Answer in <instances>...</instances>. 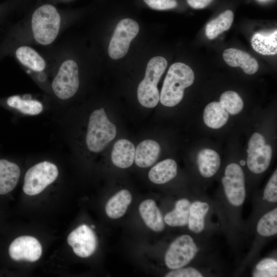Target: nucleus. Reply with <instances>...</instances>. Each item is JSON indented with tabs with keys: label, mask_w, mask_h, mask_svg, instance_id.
<instances>
[{
	"label": "nucleus",
	"mask_w": 277,
	"mask_h": 277,
	"mask_svg": "<svg viewBox=\"0 0 277 277\" xmlns=\"http://www.w3.org/2000/svg\"><path fill=\"white\" fill-rule=\"evenodd\" d=\"M61 25V17L56 9L49 4L38 8L33 13L31 26L35 41L47 45L56 38Z\"/></svg>",
	"instance_id": "20e7f679"
},
{
	"label": "nucleus",
	"mask_w": 277,
	"mask_h": 277,
	"mask_svg": "<svg viewBox=\"0 0 277 277\" xmlns=\"http://www.w3.org/2000/svg\"><path fill=\"white\" fill-rule=\"evenodd\" d=\"M20 175V168L16 163L0 159V194L12 191L18 183Z\"/></svg>",
	"instance_id": "ddd939ff"
},
{
	"label": "nucleus",
	"mask_w": 277,
	"mask_h": 277,
	"mask_svg": "<svg viewBox=\"0 0 277 277\" xmlns=\"http://www.w3.org/2000/svg\"><path fill=\"white\" fill-rule=\"evenodd\" d=\"M139 212L146 225L152 230L160 232L165 228L164 220L154 201L148 199L139 206Z\"/></svg>",
	"instance_id": "dca6fc26"
},
{
	"label": "nucleus",
	"mask_w": 277,
	"mask_h": 277,
	"mask_svg": "<svg viewBox=\"0 0 277 277\" xmlns=\"http://www.w3.org/2000/svg\"><path fill=\"white\" fill-rule=\"evenodd\" d=\"M265 144L266 140L264 137L260 133L255 132L249 141L247 152L263 147Z\"/></svg>",
	"instance_id": "72a5a7b5"
},
{
	"label": "nucleus",
	"mask_w": 277,
	"mask_h": 277,
	"mask_svg": "<svg viewBox=\"0 0 277 277\" xmlns=\"http://www.w3.org/2000/svg\"><path fill=\"white\" fill-rule=\"evenodd\" d=\"M240 163L241 165H245V162L244 161H241L240 162Z\"/></svg>",
	"instance_id": "c9c22d12"
},
{
	"label": "nucleus",
	"mask_w": 277,
	"mask_h": 277,
	"mask_svg": "<svg viewBox=\"0 0 277 277\" xmlns=\"http://www.w3.org/2000/svg\"><path fill=\"white\" fill-rule=\"evenodd\" d=\"M80 84L78 69L76 63L67 60L61 65L52 83V90L60 100H66L76 93Z\"/></svg>",
	"instance_id": "423d86ee"
},
{
	"label": "nucleus",
	"mask_w": 277,
	"mask_h": 277,
	"mask_svg": "<svg viewBox=\"0 0 277 277\" xmlns=\"http://www.w3.org/2000/svg\"><path fill=\"white\" fill-rule=\"evenodd\" d=\"M4 106L10 109L17 111L21 113L36 115L43 110V105L41 102L36 100L25 99L18 95H14L7 97L3 102Z\"/></svg>",
	"instance_id": "aec40b11"
},
{
	"label": "nucleus",
	"mask_w": 277,
	"mask_h": 277,
	"mask_svg": "<svg viewBox=\"0 0 277 277\" xmlns=\"http://www.w3.org/2000/svg\"><path fill=\"white\" fill-rule=\"evenodd\" d=\"M15 56L21 64L33 71L41 72L45 68L44 58L30 47H19L15 51Z\"/></svg>",
	"instance_id": "a878e982"
},
{
	"label": "nucleus",
	"mask_w": 277,
	"mask_h": 277,
	"mask_svg": "<svg viewBox=\"0 0 277 277\" xmlns=\"http://www.w3.org/2000/svg\"><path fill=\"white\" fill-rule=\"evenodd\" d=\"M10 257L15 261L25 260L35 262L42 253V247L39 242L31 236L24 235L16 238L9 248Z\"/></svg>",
	"instance_id": "9b49d317"
},
{
	"label": "nucleus",
	"mask_w": 277,
	"mask_h": 277,
	"mask_svg": "<svg viewBox=\"0 0 277 277\" xmlns=\"http://www.w3.org/2000/svg\"><path fill=\"white\" fill-rule=\"evenodd\" d=\"M198 248L193 238L183 234L175 239L168 247L165 255L166 265L174 270L188 265L195 256Z\"/></svg>",
	"instance_id": "0eeeda50"
},
{
	"label": "nucleus",
	"mask_w": 277,
	"mask_h": 277,
	"mask_svg": "<svg viewBox=\"0 0 277 277\" xmlns=\"http://www.w3.org/2000/svg\"><path fill=\"white\" fill-rule=\"evenodd\" d=\"M196 162L200 174L207 178L213 176L217 172L221 165L219 154L215 151L208 148L202 149L199 152Z\"/></svg>",
	"instance_id": "6ab92c4d"
},
{
	"label": "nucleus",
	"mask_w": 277,
	"mask_h": 277,
	"mask_svg": "<svg viewBox=\"0 0 277 277\" xmlns=\"http://www.w3.org/2000/svg\"><path fill=\"white\" fill-rule=\"evenodd\" d=\"M247 153V165L252 172L260 174L268 169L272 154L270 145L265 144L263 147L248 151Z\"/></svg>",
	"instance_id": "f3484780"
},
{
	"label": "nucleus",
	"mask_w": 277,
	"mask_h": 277,
	"mask_svg": "<svg viewBox=\"0 0 277 277\" xmlns=\"http://www.w3.org/2000/svg\"><path fill=\"white\" fill-rule=\"evenodd\" d=\"M151 8L158 10L173 9L177 5L175 0H144Z\"/></svg>",
	"instance_id": "473e14b6"
},
{
	"label": "nucleus",
	"mask_w": 277,
	"mask_h": 277,
	"mask_svg": "<svg viewBox=\"0 0 277 277\" xmlns=\"http://www.w3.org/2000/svg\"><path fill=\"white\" fill-rule=\"evenodd\" d=\"M209 208L207 203L200 201H195L190 204L187 224L190 231L195 233H200L204 230L205 216Z\"/></svg>",
	"instance_id": "5701e85b"
},
{
	"label": "nucleus",
	"mask_w": 277,
	"mask_h": 277,
	"mask_svg": "<svg viewBox=\"0 0 277 277\" xmlns=\"http://www.w3.org/2000/svg\"><path fill=\"white\" fill-rule=\"evenodd\" d=\"M252 276L254 277H274L277 276V262L272 258L260 261L255 266Z\"/></svg>",
	"instance_id": "c756f323"
},
{
	"label": "nucleus",
	"mask_w": 277,
	"mask_h": 277,
	"mask_svg": "<svg viewBox=\"0 0 277 277\" xmlns=\"http://www.w3.org/2000/svg\"><path fill=\"white\" fill-rule=\"evenodd\" d=\"M167 66V61L162 56L153 57L148 62L145 77L137 90L138 101L143 107L151 108L157 105L160 93L157 85Z\"/></svg>",
	"instance_id": "7ed1b4c3"
},
{
	"label": "nucleus",
	"mask_w": 277,
	"mask_h": 277,
	"mask_svg": "<svg viewBox=\"0 0 277 277\" xmlns=\"http://www.w3.org/2000/svg\"><path fill=\"white\" fill-rule=\"evenodd\" d=\"M203 274L197 269L189 267L174 269L167 273L166 277H203Z\"/></svg>",
	"instance_id": "2f4dec72"
},
{
	"label": "nucleus",
	"mask_w": 277,
	"mask_h": 277,
	"mask_svg": "<svg viewBox=\"0 0 277 277\" xmlns=\"http://www.w3.org/2000/svg\"><path fill=\"white\" fill-rule=\"evenodd\" d=\"M222 183L226 198L233 206L242 205L246 198L245 176L241 166L236 163L228 164Z\"/></svg>",
	"instance_id": "1a4fd4ad"
},
{
	"label": "nucleus",
	"mask_w": 277,
	"mask_h": 277,
	"mask_svg": "<svg viewBox=\"0 0 277 277\" xmlns=\"http://www.w3.org/2000/svg\"><path fill=\"white\" fill-rule=\"evenodd\" d=\"M233 13L230 10H226L220 14L207 24L205 29L206 36L209 39H213L228 30L233 23Z\"/></svg>",
	"instance_id": "bb28decb"
},
{
	"label": "nucleus",
	"mask_w": 277,
	"mask_h": 277,
	"mask_svg": "<svg viewBox=\"0 0 277 277\" xmlns=\"http://www.w3.org/2000/svg\"><path fill=\"white\" fill-rule=\"evenodd\" d=\"M135 149L132 142L120 139L114 143L111 153L113 164L120 168H127L133 163Z\"/></svg>",
	"instance_id": "4468645a"
},
{
	"label": "nucleus",
	"mask_w": 277,
	"mask_h": 277,
	"mask_svg": "<svg viewBox=\"0 0 277 277\" xmlns=\"http://www.w3.org/2000/svg\"><path fill=\"white\" fill-rule=\"evenodd\" d=\"M138 31L139 25L135 21L128 18L120 21L109 43V56L114 60L124 56L128 51L131 42Z\"/></svg>",
	"instance_id": "6e6552de"
},
{
	"label": "nucleus",
	"mask_w": 277,
	"mask_h": 277,
	"mask_svg": "<svg viewBox=\"0 0 277 277\" xmlns=\"http://www.w3.org/2000/svg\"><path fill=\"white\" fill-rule=\"evenodd\" d=\"M261 1H267V0H261Z\"/></svg>",
	"instance_id": "e433bc0d"
},
{
	"label": "nucleus",
	"mask_w": 277,
	"mask_h": 277,
	"mask_svg": "<svg viewBox=\"0 0 277 277\" xmlns=\"http://www.w3.org/2000/svg\"><path fill=\"white\" fill-rule=\"evenodd\" d=\"M190 201L186 199L178 200L174 209L166 213L164 216V222L169 226L183 227L188 224Z\"/></svg>",
	"instance_id": "393cba45"
},
{
	"label": "nucleus",
	"mask_w": 277,
	"mask_h": 277,
	"mask_svg": "<svg viewBox=\"0 0 277 277\" xmlns=\"http://www.w3.org/2000/svg\"><path fill=\"white\" fill-rule=\"evenodd\" d=\"M212 0H187L188 4L193 9H202L206 7Z\"/></svg>",
	"instance_id": "f704fd0d"
},
{
	"label": "nucleus",
	"mask_w": 277,
	"mask_h": 277,
	"mask_svg": "<svg viewBox=\"0 0 277 277\" xmlns=\"http://www.w3.org/2000/svg\"><path fill=\"white\" fill-rule=\"evenodd\" d=\"M160 152L161 147L157 142L153 140H145L135 149V163L140 167H149L157 161Z\"/></svg>",
	"instance_id": "2eb2a0df"
},
{
	"label": "nucleus",
	"mask_w": 277,
	"mask_h": 277,
	"mask_svg": "<svg viewBox=\"0 0 277 277\" xmlns=\"http://www.w3.org/2000/svg\"><path fill=\"white\" fill-rule=\"evenodd\" d=\"M68 244L74 253L81 258L91 255L97 247V238L93 231L87 225L79 226L67 238Z\"/></svg>",
	"instance_id": "9d476101"
},
{
	"label": "nucleus",
	"mask_w": 277,
	"mask_h": 277,
	"mask_svg": "<svg viewBox=\"0 0 277 277\" xmlns=\"http://www.w3.org/2000/svg\"><path fill=\"white\" fill-rule=\"evenodd\" d=\"M58 175V170L54 164L47 161L38 163L26 172L23 191L29 195L38 194L52 183Z\"/></svg>",
	"instance_id": "39448f33"
},
{
	"label": "nucleus",
	"mask_w": 277,
	"mask_h": 277,
	"mask_svg": "<svg viewBox=\"0 0 277 277\" xmlns=\"http://www.w3.org/2000/svg\"><path fill=\"white\" fill-rule=\"evenodd\" d=\"M253 49L264 55L277 53V30L262 31L253 34L251 40Z\"/></svg>",
	"instance_id": "a211bd4d"
},
{
	"label": "nucleus",
	"mask_w": 277,
	"mask_h": 277,
	"mask_svg": "<svg viewBox=\"0 0 277 277\" xmlns=\"http://www.w3.org/2000/svg\"><path fill=\"white\" fill-rule=\"evenodd\" d=\"M194 80V72L189 66L180 62L171 65L160 95L161 104L167 107L177 105L183 98L185 89L190 86Z\"/></svg>",
	"instance_id": "f257e3e1"
},
{
	"label": "nucleus",
	"mask_w": 277,
	"mask_h": 277,
	"mask_svg": "<svg viewBox=\"0 0 277 277\" xmlns=\"http://www.w3.org/2000/svg\"><path fill=\"white\" fill-rule=\"evenodd\" d=\"M177 174V164L171 159L163 160L154 166L148 173L151 182L156 184L166 183Z\"/></svg>",
	"instance_id": "412c9836"
},
{
	"label": "nucleus",
	"mask_w": 277,
	"mask_h": 277,
	"mask_svg": "<svg viewBox=\"0 0 277 277\" xmlns=\"http://www.w3.org/2000/svg\"><path fill=\"white\" fill-rule=\"evenodd\" d=\"M264 199L271 203L277 201V171L276 169L269 180L264 191Z\"/></svg>",
	"instance_id": "7c9ffc66"
},
{
	"label": "nucleus",
	"mask_w": 277,
	"mask_h": 277,
	"mask_svg": "<svg viewBox=\"0 0 277 277\" xmlns=\"http://www.w3.org/2000/svg\"><path fill=\"white\" fill-rule=\"evenodd\" d=\"M223 57L229 66L240 67L247 74H254L258 70L259 64L256 60L241 50L232 48L227 49L223 52Z\"/></svg>",
	"instance_id": "f8f14e48"
},
{
	"label": "nucleus",
	"mask_w": 277,
	"mask_h": 277,
	"mask_svg": "<svg viewBox=\"0 0 277 277\" xmlns=\"http://www.w3.org/2000/svg\"><path fill=\"white\" fill-rule=\"evenodd\" d=\"M256 231L261 236L269 237L277 233V208L264 214L259 220Z\"/></svg>",
	"instance_id": "cd10ccee"
},
{
	"label": "nucleus",
	"mask_w": 277,
	"mask_h": 277,
	"mask_svg": "<svg viewBox=\"0 0 277 277\" xmlns=\"http://www.w3.org/2000/svg\"><path fill=\"white\" fill-rule=\"evenodd\" d=\"M131 201L132 196L128 190H120L107 202L105 207L107 216L112 219L122 217L126 212Z\"/></svg>",
	"instance_id": "4be33fe9"
},
{
	"label": "nucleus",
	"mask_w": 277,
	"mask_h": 277,
	"mask_svg": "<svg viewBox=\"0 0 277 277\" xmlns=\"http://www.w3.org/2000/svg\"><path fill=\"white\" fill-rule=\"evenodd\" d=\"M229 113L220 102H212L205 108L203 120L205 124L209 128L219 129L227 122Z\"/></svg>",
	"instance_id": "b1692460"
},
{
	"label": "nucleus",
	"mask_w": 277,
	"mask_h": 277,
	"mask_svg": "<svg viewBox=\"0 0 277 277\" xmlns=\"http://www.w3.org/2000/svg\"><path fill=\"white\" fill-rule=\"evenodd\" d=\"M220 103L230 114L239 113L244 106L243 101L236 92L233 91H226L223 92L220 98Z\"/></svg>",
	"instance_id": "c85d7f7f"
},
{
	"label": "nucleus",
	"mask_w": 277,
	"mask_h": 277,
	"mask_svg": "<svg viewBox=\"0 0 277 277\" xmlns=\"http://www.w3.org/2000/svg\"><path fill=\"white\" fill-rule=\"evenodd\" d=\"M116 135V126L109 120L104 109L94 110L89 118L86 135L89 150L94 153L101 152Z\"/></svg>",
	"instance_id": "f03ea898"
}]
</instances>
